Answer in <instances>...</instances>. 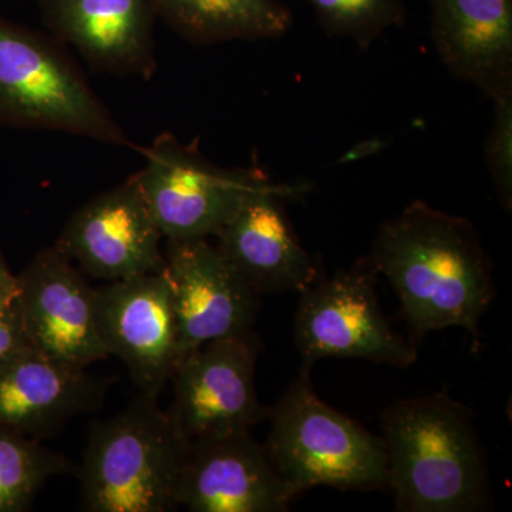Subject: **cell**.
<instances>
[{
	"label": "cell",
	"instance_id": "cell-14",
	"mask_svg": "<svg viewBox=\"0 0 512 512\" xmlns=\"http://www.w3.org/2000/svg\"><path fill=\"white\" fill-rule=\"evenodd\" d=\"M301 187L266 180L218 231L217 248L259 296L302 293L322 279L286 217L285 198Z\"/></svg>",
	"mask_w": 512,
	"mask_h": 512
},
{
	"label": "cell",
	"instance_id": "cell-2",
	"mask_svg": "<svg viewBox=\"0 0 512 512\" xmlns=\"http://www.w3.org/2000/svg\"><path fill=\"white\" fill-rule=\"evenodd\" d=\"M387 484L397 510L476 512L491 500L474 414L446 393L392 404L382 416Z\"/></svg>",
	"mask_w": 512,
	"mask_h": 512
},
{
	"label": "cell",
	"instance_id": "cell-23",
	"mask_svg": "<svg viewBox=\"0 0 512 512\" xmlns=\"http://www.w3.org/2000/svg\"><path fill=\"white\" fill-rule=\"evenodd\" d=\"M18 292V275L10 271L2 252H0V301Z\"/></svg>",
	"mask_w": 512,
	"mask_h": 512
},
{
	"label": "cell",
	"instance_id": "cell-17",
	"mask_svg": "<svg viewBox=\"0 0 512 512\" xmlns=\"http://www.w3.org/2000/svg\"><path fill=\"white\" fill-rule=\"evenodd\" d=\"M431 39L448 72L488 99L512 92V0H429Z\"/></svg>",
	"mask_w": 512,
	"mask_h": 512
},
{
	"label": "cell",
	"instance_id": "cell-4",
	"mask_svg": "<svg viewBox=\"0 0 512 512\" xmlns=\"http://www.w3.org/2000/svg\"><path fill=\"white\" fill-rule=\"evenodd\" d=\"M305 365L269 409L264 444L276 473L298 497L315 487L372 491L387 484L382 437L330 407L315 392Z\"/></svg>",
	"mask_w": 512,
	"mask_h": 512
},
{
	"label": "cell",
	"instance_id": "cell-3",
	"mask_svg": "<svg viewBox=\"0 0 512 512\" xmlns=\"http://www.w3.org/2000/svg\"><path fill=\"white\" fill-rule=\"evenodd\" d=\"M187 443L157 397L138 394L126 409L90 429L80 507L90 512L177 510L175 484Z\"/></svg>",
	"mask_w": 512,
	"mask_h": 512
},
{
	"label": "cell",
	"instance_id": "cell-9",
	"mask_svg": "<svg viewBox=\"0 0 512 512\" xmlns=\"http://www.w3.org/2000/svg\"><path fill=\"white\" fill-rule=\"evenodd\" d=\"M163 239L133 175L82 205L53 245L84 275L117 282L163 271Z\"/></svg>",
	"mask_w": 512,
	"mask_h": 512
},
{
	"label": "cell",
	"instance_id": "cell-21",
	"mask_svg": "<svg viewBox=\"0 0 512 512\" xmlns=\"http://www.w3.org/2000/svg\"><path fill=\"white\" fill-rule=\"evenodd\" d=\"M493 101V123L485 140V164L504 211L512 210V92Z\"/></svg>",
	"mask_w": 512,
	"mask_h": 512
},
{
	"label": "cell",
	"instance_id": "cell-12",
	"mask_svg": "<svg viewBox=\"0 0 512 512\" xmlns=\"http://www.w3.org/2000/svg\"><path fill=\"white\" fill-rule=\"evenodd\" d=\"M295 497L251 430L185 446L175 484L178 507L194 512H285Z\"/></svg>",
	"mask_w": 512,
	"mask_h": 512
},
{
	"label": "cell",
	"instance_id": "cell-7",
	"mask_svg": "<svg viewBox=\"0 0 512 512\" xmlns=\"http://www.w3.org/2000/svg\"><path fill=\"white\" fill-rule=\"evenodd\" d=\"M376 279L367 259L301 293L293 330L305 365L326 357H355L399 369L416 362V348L383 315Z\"/></svg>",
	"mask_w": 512,
	"mask_h": 512
},
{
	"label": "cell",
	"instance_id": "cell-22",
	"mask_svg": "<svg viewBox=\"0 0 512 512\" xmlns=\"http://www.w3.org/2000/svg\"><path fill=\"white\" fill-rule=\"evenodd\" d=\"M32 348L18 292L0 301V363Z\"/></svg>",
	"mask_w": 512,
	"mask_h": 512
},
{
	"label": "cell",
	"instance_id": "cell-18",
	"mask_svg": "<svg viewBox=\"0 0 512 512\" xmlns=\"http://www.w3.org/2000/svg\"><path fill=\"white\" fill-rule=\"evenodd\" d=\"M156 18L194 45L278 39L292 28L279 0H150Z\"/></svg>",
	"mask_w": 512,
	"mask_h": 512
},
{
	"label": "cell",
	"instance_id": "cell-5",
	"mask_svg": "<svg viewBox=\"0 0 512 512\" xmlns=\"http://www.w3.org/2000/svg\"><path fill=\"white\" fill-rule=\"evenodd\" d=\"M0 121L130 144L77 64L53 40L0 19Z\"/></svg>",
	"mask_w": 512,
	"mask_h": 512
},
{
	"label": "cell",
	"instance_id": "cell-20",
	"mask_svg": "<svg viewBox=\"0 0 512 512\" xmlns=\"http://www.w3.org/2000/svg\"><path fill=\"white\" fill-rule=\"evenodd\" d=\"M326 35L369 49L386 30L406 23L404 0H306Z\"/></svg>",
	"mask_w": 512,
	"mask_h": 512
},
{
	"label": "cell",
	"instance_id": "cell-13",
	"mask_svg": "<svg viewBox=\"0 0 512 512\" xmlns=\"http://www.w3.org/2000/svg\"><path fill=\"white\" fill-rule=\"evenodd\" d=\"M18 295L33 349L79 369L109 359L97 329L94 288L55 245L20 272Z\"/></svg>",
	"mask_w": 512,
	"mask_h": 512
},
{
	"label": "cell",
	"instance_id": "cell-1",
	"mask_svg": "<svg viewBox=\"0 0 512 512\" xmlns=\"http://www.w3.org/2000/svg\"><path fill=\"white\" fill-rule=\"evenodd\" d=\"M369 261L392 285L419 336L448 328L476 336L494 301L493 265L477 229L423 201L384 222Z\"/></svg>",
	"mask_w": 512,
	"mask_h": 512
},
{
	"label": "cell",
	"instance_id": "cell-6",
	"mask_svg": "<svg viewBox=\"0 0 512 512\" xmlns=\"http://www.w3.org/2000/svg\"><path fill=\"white\" fill-rule=\"evenodd\" d=\"M134 177L167 241L215 237L269 180L259 168L218 167L171 134L154 140Z\"/></svg>",
	"mask_w": 512,
	"mask_h": 512
},
{
	"label": "cell",
	"instance_id": "cell-10",
	"mask_svg": "<svg viewBox=\"0 0 512 512\" xmlns=\"http://www.w3.org/2000/svg\"><path fill=\"white\" fill-rule=\"evenodd\" d=\"M94 301L104 349L127 366L141 394L160 396L178 360L173 289L165 268L94 289Z\"/></svg>",
	"mask_w": 512,
	"mask_h": 512
},
{
	"label": "cell",
	"instance_id": "cell-11",
	"mask_svg": "<svg viewBox=\"0 0 512 512\" xmlns=\"http://www.w3.org/2000/svg\"><path fill=\"white\" fill-rule=\"evenodd\" d=\"M164 256L177 318L178 360L212 340L254 330L259 295L210 239L167 241Z\"/></svg>",
	"mask_w": 512,
	"mask_h": 512
},
{
	"label": "cell",
	"instance_id": "cell-19",
	"mask_svg": "<svg viewBox=\"0 0 512 512\" xmlns=\"http://www.w3.org/2000/svg\"><path fill=\"white\" fill-rule=\"evenodd\" d=\"M77 470L40 440L0 427V512L29 510L47 480Z\"/></svg>",
	"mask_w": 512,
	"mask_h": 512
},
{
	"label": "cell",
	"instance_id": "cell-15",
	"mask_svg": "<svg viewBox=\"0 0 512 512\" xmlns=\"http://www.w3.org/2000/svg\"><path fill=\"white\" fill-rule=\"evenodd\" d=\"M47 28L99 72L148 80L157 70L150 0H37Z\"/></svg>",
	"mask_w": 512,
	"mask_h": 512
},
{
	"label": "cell",
	"instance_id": "cell-16",
	"mask_svg": "<svg viewBox=\"0 0 512 512\" xmlns=\"http://www.w3.org/2000/svg\"><path fill=\"white\" fill-rule=\"evenodd\" d=\"M109 384L39 350H23L0 363V427L42 440L79 414L100 409Z\"/></svg>",
	"mask_w": 512,
	"mask_h": 512
},
{
	"label": "cell",
	"instance_id": "cell-8",
	"mask_svg": "<svg viewBox=\"0 0 512 512\" xmlns=\"http://www.w3.org/2000/svg\"><path fill=\"white\" fill-rule=\"evenodd\" d=\"M254 330L205 343L178 360L167 413L185 443L251 430L269 414L256 393Z\"/></svg>",
	"mask_w": 512,
	"mask_h": 512
}]
</instances>
